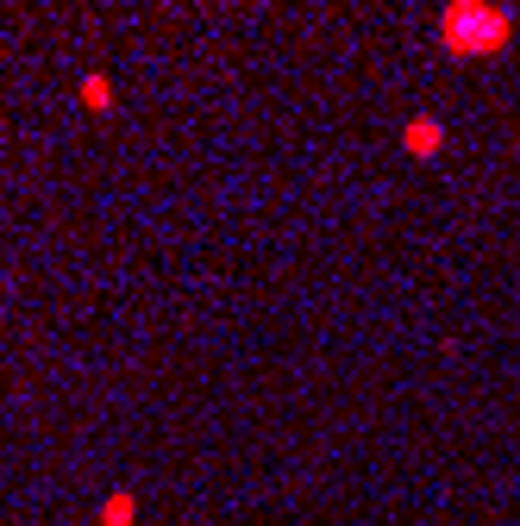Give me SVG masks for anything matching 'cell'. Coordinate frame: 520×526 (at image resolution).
<instances>
[{"mask_svg": "<svg viewBox=\"0 0 520 526\" xmlns=\"http://www.w3.org/2000/svg\"><path fill=\"white\" fill-rule=\"evenodd\" d=\"M82 107L88 113H107L113 107V82L107 76H82Z\"/></svg>", "mask_w": 520, "mask_h": 526, "instance_id": "obj_4", "label": "cell"}, {"mask_svg": "<svg viewBox=\"0 0 520 526\" xmlns=\"http://www.w3.org/2000/svg\"><path fill=\"white\" fill-rule=\"evenodd\" d=\"M138 520V495L132 489H113L101 508H94V526H132Z\"/></svg>", "mask_w": 520, "mask_h": 526, "instance_id": "obj_3", "label": "cell"}, {"mask_svg": "<svg viewBox=\"0 0 520 526\" xmlns=\"http://www.w3.org/2000/svg\"><path fill=\"white\" fill-rule=\"evenodd\" d=\"M508 38H514L508 7H445L439 13V44L452 57H495Z\"/></svg>", "mask_w": 520, "mask_h": 526, "instance_id": "obj_1", "label": "cell"}, {"mask_svg": "<svg viewBox=\"0 0 520 526\" xmlns=\"http://www.w3.org/2000/svg\"><path fill=\"white\" fill-rule=\"evenodd\" d=\"M401 145H408L414 157H433V151H445V126H439V119H427V113H420L414 126L401 132Z\"/></svg>", "mask_w": 520, "mask_h": 526, "instance_id": "obj_2", "label": "cell"}]
</instances>
